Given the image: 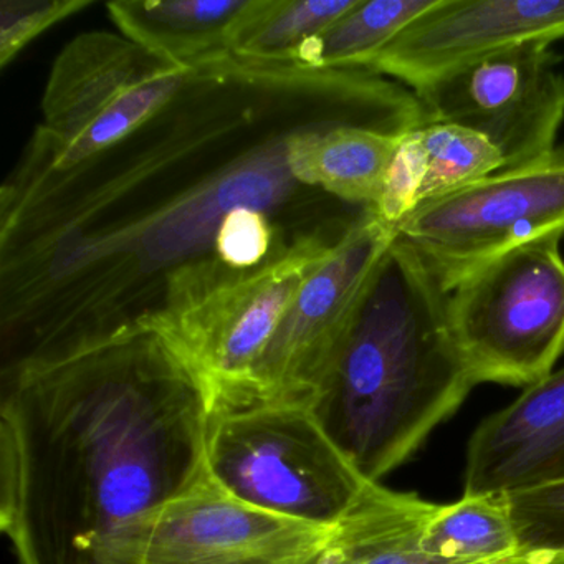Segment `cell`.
<instances>
[{
	"instance_id": "6da1fadb",
	"label": "cell",
	"mask_w": 564,
	"mask_h": 564,
	"mask_svg": "<svg viewBox=\"0 0 564 564\" xmlns=\"http://www.w3.org/2000/svg\"><path fill=\"white\" fill-rule=\"evenodd\" d=\"M210 415L134 325L2 375L0 528L18 564H115L141 517L206 477Z\"/></svg>"
},
{
	"instance_id": "7a4b0ae2",
	"label": "cell",
	"mask_w": 564,
	"mask_h": 564,
	"mask_svg": "<svg viewBox=\"0 0 564 564\" xmlns=\"http://www.w3.org/2000/svg\"><path fill=\"white\" fill-rule=\"evenodd\" d=\"M474 372L448 319V293L395 237L313 405L369 484L404 464L460 408Z\"/></svg>"
},
{
	"instance_id": "3957f363",
	"label": "cell",
	"mask_w": 564,
	"mask_h": 564,
	"mask_svg": "<svg viewBox=\"0 0 564 564\" xmlns=\"http://www.w3.org/2000/svg\"><path fill=\"white\" fill-rule=\"evenodd\" d=\"M341 236L305 234L253 269L196 260L171 273L161 305L133 325L156 336L193 376L213 414L243 408L253 368Z\"/></svg>"
},
{
	"instance_id": "277c9868",
	"label": "cell",
	"mask_w": 564,
	"mask_h": 564,
	"mask_svg": "<svg viewBox=\"0 0 564 564\" xmlns=\"http://www.w3.org/2000/svg\"><path fill=\"white\" fill-rule=\"evenodd\" d=\"M206 467L232 497L322 527H335L369 485L303 405L214 412Z\"/></svg>"
},
{
	"instance_id": "5b68a950",
	"label": "cell",
	"mask_w": 564,
	"mask_h": 564,
	"mask_svg": "<svg viewBox=\"0 0 564 564\" xmlns=\"http://www.w3.org/2000/svg\"><path fill=\"white\" fill-rule=\"evenodd\" d=\"M563 237L524 243L448 293L455 339L480 382L531 386L564 351Z\"/></svg>"
},
{
	"instance_id": "8992f818",
	"label": "cell",
	"mask_w": 564,
	"mask_h": 564,
	"mask_svg": "<svg viewBox=\"0 0 564 564\" xmlns=\"http://www.w3.org/2000/svg\"><path fill=\"white\" fill-rule=\"evenodd\" d=\"M563 236L564 148L422 203L398 227L447 293L510 250Z\"/></svg>"
},
{
	"instance_id": "52a82bcc",
	"label": "cell",
	"mask_w": 564,
	"mask_h": 564,
	"mask_svg": "<svg viewBox=\"0 0 564 564\" xmlns=\"http://www.w3.org/2000/svg\"><path fill=\"white\" fill-rule=\"evenodd\" d=\"M199 70L170 64L128 39L91 34L58 58L45 94L54 171L72 170L123 143L170 107Z\"/></svg>"
},
{
	"instance_id": "ba28073f",
	"label": "cell",
	"mask_w": 564,
	"mask_h": 564,
	"mask_svg": "<svg viewBox=\"0 0 564 564\" xmlns=\"http://www.w3.org/2000/svg\"><path fill=\"white\" fill-rule=\"evenodd\" d=\"M395 237V229L368 209L336 240L253 368L246 405L313 409L335 372L366 293Z\"/></svg>"
},
{
	"instance_id": "9c48e42d",
	"label": "cell",
	"mask_w": 564,
	"mask_h": 564,
	"mask_svg": "<svg viewBox=\"0 0 564 564\" xmlns=\"http://www.w3.org/2000/svg\"><path fill=\"white\" fill-rule=\"evenodd\" d=\"M332 531L252 507L206 474L141 517L115 564H318Z\"/></svg>"
},
{
	"instance_id": "30bf717a",
	"label": "cell",
	"mask_w": 564,
	"mask_h": 564,
	"mask_svg": "<svg viewBox=\"0 0 564 564\" xmlns=\"http://www.w3.org/2000/svg\"><path fill=\"white\" fill-rule=\"evenodd\" d=\"M547 44H530L462 65L415 88L429 123L477 131L517 170L553 153L564 121V77Z\"/></svg>"
},
{
	"instance_id": "8fae6325",
	"label": "cell",
	"mask_w": 564,
	"mask_h": 564,
	"mask_svg": "<svg viewBox=\"0 0 564 564\" xmlns=\"http://www.w3.org/2000/svg\"><path fill=\"white\" fill-rule=\"evenodd\" d=\"M564 39V0H435L361 70L412 91L462 65Z\"/></svg>"
},
{
	"instance_id": "7c38bea8",
	"label": "cell",
	"mask_w": 564,
	"mask_h": 564,
	"mask_svg": "<svg viewBox=\"0 0 564 564\" xmlns=\"http://www.w3.org/2000/svg\"><path fill=\"white\" fill-rule=\"evenodd\" d=\"M564 481V368L527 386L468 442L464 495H510Z\"/></svg>"
},
{
	"instance_id": "4fadbf2b",
	"label": "cell",
	"mask_w": 564,
	"mask_h": 564,
	"mask_svg": "<svg viewBox=\"0 0 564 564\" xmlns=\"http://www.w3.org/2000/svg\"><path fill=\"white\" fill-rule=\"evenodd\" d=\"M252 0H118L107 6L128 41L154 57L200 70L232 57Z\"/></svg>"
},
{
	"instance_id": "5bb4252c",
	"label": "cell",
	"mask_w": 564,
	"mask_h": 564,
	"mask_svg": "<svg viewBox=\"0 0 564 564\" xmlns=\"http://www.w3.org/2000/svg\"><path fill=\"white\" fill-rule=\"evenodd\" d=\"M434 503L369 484L333 527L318 564H491L435 556L424 546Z\"/></svg>"
},
{
	"instance_id": "9a60e30c",
	"label": "cell",
	"mask_w": 564,
	"mask_h": 564,
	"mask_svg": "<svg viewBox=\"0 0 564 564\" xmlns=\"http://www.w3.org/2000/svg\"><path fill=\"white\" fill-rule=\"evenodd\" d=\"M402 137L359 124H329L290 133L286 160L296 183L372 209Z\"/></svg>"
},
{
	"instance_id": "2e32d148",
	"label": "cell",
	"mask_w": 564,
	"mask_h": 564,
	"mask_svg": "<svg viewBox=\"0 0 564 564\" xmlns=\"http://www.w3.org/2000/svg\"><path fill=\"white\" fill-rule=\"evenodd\" d=\"M358 0H252L232 57L259 67H305L319 37Z\"/></svg>"
},
{
	"instance_id": "e0dca14e",
	"label": "cell",
	"mask_w": 564,
	"mask_h": 564,
	"mask_svg": "<svg viewBox=\"0 0 564 564\" xmlns=\"http://www.w3.org/2000/svg\"><path fill=\"white\" fill-rule=\"evenodd\" d=\"M424 546L445 560L523 564L505 495H464L455 503L434 505Z\"/></svg>"
},
{
	"instance_id": "ac0fdd59",
	"label": "cell",
	"mask_w": 564,
	"mask_h": 564,
	"mask_svg": "<svg viewBox=\"0 0 564 564\" xmlns=\"http://www.w3.org/2000/svg\"><path fill=\"white\" fill-rule=\"evenodd\" d=\"M435 0H358L313 45L305 70H361Z\"/></svg>"
},
{
	"instance_id": "d6986e66",
	"label": "cell",
	"mask_w": 564,
	"mask_h": 564,
	"mask_svg": "<svg viewBox=\"0 0 564 564\" xmlns=\"http://www.w3.org/2000/svg\"><path fill=\"white\" fill-rule=\"evenodd\" d=\"M419 134L427 154L422 203L470 186L505 167L500 151L488 138L460 124L427 123L419 128Z\"/></svg>"
},
{
	"instance_id": "ffe728a7",
	"label": "cell",
	"mask_w": 564,
	"mask_h": 564,
	"mask_svg": "<svg viewBox=\"0 0 564 564\" xmlns=\"http://www.w3.org/2000/svg\"><path fill=\"white\" fill-rule=\"evenodd\" d=\"M505 498L523 564H564V481Z\"/></svg>"
},
{
	"instance_id": "44dd1931",
	"label": "cell",
	"mask_w": 564,
	"mask_h": 564,
	"mask_svg": "<svg viewBox=\"0 0 564 564\" xmlns=\"http://www.w3.org/2000/svg\"><path fill=\"white\" fill-rule=\"evenodd\" d=\"M427 174V154L419 128L399 141L389 164L378 203L372 213L398 232V227L421 206L422 187Z\"/></svg>"
},
{
	"instance_id": "7402d4cb",
	"label": "cell",
	"mask_w": 564,
	"mask_h": 564,
	"mask_svg": "<svg viewBox=\"0 0 564 564\" xmlns=\"http://www.w3.org/2000/svg\"><path fill=\"white\" fill-rule=\"evenodd\" d=\"M90 6V0H2L0 65L8 67L35 37Z\"/></svg>"
},
{
	"instance_id": "603a6c76",
	"label": "cell",
	"mask_w": 564,
	"mask_h": 564,
	"mask_svg": "<svg viewBox=\"0 0 564 564\" xmlns=\"http://www.w3.org/2000/svg\"><path fill=\"white\" fill-rule=\"evenodd\" d=\"M273 227L265 213L252 207L230 210L214 240V253L224 265L234 270L253 269L273 252Z\"/></svg>"
}]
</instances>
